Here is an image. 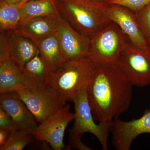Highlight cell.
I'll return each mask as SVG.
<instances>
[{
  "label": "cell",
  "mask_w": 150,
  "mask_h": 150,
  "mask_svg": "<svg viewBox=\"0 0 150 150\" xmlns=\"http://www.w3.org/2000/svg\"><path fill=\"white\" fill-rule=\"evenodd\" d=\"M31 132L25 130L13 131L7 142L1 150H22L35 139Z\"/></svg>",
  "instance_id": "20"
},
{
  "label": "cell",
  "mask_w": 150,
  "mask_h": 150,
  "mask_svg": "<svg viewBox=\"0 0 150 150\" xmlns=\"http://www.w3.org/2000/svg\"><path fill=\"white\" fill-rule=\"evenodd\" d=\"M95 67V63L87 56L67 60L51 72L46 86L65 104L87 90L93 78Z\"/></svg>",
  "instance_id": "3"
},
{
  "label": "cell",
  "mask_w": 150,
  "mask_h": 150,
  "mask_svg": "<svg viewBox=\"0 0 150 150\" xmlns=\"http://www.w3.org/2000/svg\"><path fill=\"white\" fill-rule=\"evenodd\" d=\"M11 58L23 71L25 65L38 53L35 43L16 30L8 31Z\"/></svg>",
  "instance_id": "14"
},
{
  "label": "cell",
  "mask_w": 150,
  "mask_h": 150,
  "mask_svg": "<svg viewBox=\"0 0 150 150\" xmlns=\"http://www.w3.org/2000/svg\"><path fill=\"white\" fill-rule=\"evenodd\" d=\"M75 112L74 124L69 129L70 141L81 140L86 133L92 134L98 139L102 149H108V138L110 132L111 122L96 123L91 107L88 98L87 90L81 92L73 98Z\"/></svg>",
  "instance_id": "5"
},
{
  "label": "cell",
  "mask_w": 150,
  "mask_h": 150,
  "mask_svg": "<svg viewBox=\"0 0 150 150\" xmlns=\"http://www.w3.org/2000/svg\"><path fill=\"white\" fill-rule=\"evenodd\" d=\"M6 1L14 4H24L30 0H5Z\"/></svg>",
  "instance_id": "25"
},
{
  "label": "cell",
  "mask_w": 150,
  "mask_h": 150,
  "mask_svg": "<svg viewBox=\"0 0 150 150\" xmlns=\"http://www.w3.org/2000/svg\"><path fill=\"white\" fill-rule=\"evenodd\" d=\"M57 17L33 18L20 24L16 31L33 42L54 35L56 33Z\"/></svg>",
  "instance_id": "15"
},
{
  "label": "cell",
  "mask_w": 150,
  "mask_h": 150,
  "mask_svg": "<svg viewBox=\"0 0 150 150\" xmlns=\"http://www.w3.org/2000/svg\"><path fill=\"white\" fill-rule=\"evenodd\" d=\"M107 13L110 20L118 25L134 46L143 49L150 48L140 29L134 13L123 6L110 4Z\"/></svg>",
  "instance_id": "12"
},
{
  "label": "cell",
  "mask_w": 150,
  "mask_h": 150,
  "mask_svg": "<svg viewBox=\"0 0 150 150\" xmlns=\"http://www.w3.org/2000/svg\"><path fill=\"white\" fill-rule=\"evenodd\" d=\"M0 106L13 119L16 130L32 132L38 125L34 115L16 93L1 94Z\"/></svg>",
  "instance_id": "13"
},
{
  "label": "cell",
  "mask_w": 150,
  "mask_h": 150,
  "mask_svg": "<svg viewBox=\"0 0 150 150\" xmlns=\"http://www.w3.org/2000/svg\"><path fill=\"white\" fill-rule=\"evenodd\" d=\"M69 105L58 111L36 126L31 132L35 139L49 144L54 150L64 149V137L67 126L74 120V114Z\"/></svg>",
  "instance_id": "7"
},
{
  "label": "cell",
  "mask_w": 150,
  "mask_h": 150,
  "mask_svg": "<svg viewBox=\"0 0 150 150\" xmlns=\"http://www.w3.org/2000/svg\"><path fill=\"white\" fill-rule=\"evenodd\" d=\"M129 40L118 25L111 21L90 37L87 56L97 64L117 63Z\"/></svg>",
  "instance_id": "4"
},
{
  "label": "cell",
  "mask_w": 150,
  "mask_h": 150,
  "mask_svg": "<svg viewBox=\"0 0 150 150\" xmlns=\"http://www.w3.org/2000/svg\"><path fill=\"white\" fill-rule=\"evenodd\" d=\"M116 63L133 86L150 84V48H138L129 40Z\"/></svg>",
  "instance_id": "6"
},
{
  "label": "cell",
  "mask_w": 150,
  "mask_h": 150,
  "mask_svg": "<svg viewBox=\"0 0 150 150\" xmlns=\"http://www.w3.org/2000/svg\"><path fill=\"white\" fill-rule=\"evenodd\" d=\"M0 129L11 131L16 130L13 119L1 106H0Z\"/></svg>",
  "instance_id": "23"
},
{
  "label": "cell",
  "mask_w": 150,
  "mask_h": 150,
  "mask_svg": "<svg viewBox=\"0 0 150 150\" xmlns=\"http://www.w3.org/2000/svg\"><path fill=\"white\" fill-rule=\"evenodd\" d=\"M25 88L22 71L11 58L9 42L0 40V93H15Z\"/></svg>",
  "instance_id": "11"
},
{
  "label": "cell",
  "mask_w": 150,
  "mask_h": 150,
  "mask_svg": "<svg viewBox=\"0 0 150 150\" xmlns=\"http://www.w3.org/2000/svg\"><path fill=\"white\" fill-rule=\"evenodd\" d=\"M25 88L35 89L46 86L51 72L41 58L39 51L25 65L22 71Z\"/></svg>",
  "instance_id": "16"
},
{
  "label": "cell",
  "mask_w": 150,
  "mask_h": 150,
  "mask_svg": "<svg viewBox=\"0 0 150 150\" xmlns=\"http://www.w3.org/2000/svg\"><path fill=\"white\" fill-rule=\"evenodd\" d=\"M41 58L51 72L61 67L67 61L55 34L33 41Z\"/></svg>",
  "instance_id": "17"
},
{
  "label": "cell",
  "mask_w": 150,
  "mask_h": 150,
  "mask_svg": "<svg viewBox=\"0 0 150 150\" xmlns=\"http://www.w3.org/2000/svg\"><path fill=\"white\" fill-rule=\"evenodd\" d=\"M12 131L7 129H0V148L5 144Z\"/></svg>",
  "instance_id": "24"
},
{
  "label": "cell",
  "mask_w": 150,
  "mask_h": 150,
  "mask_svg": "<svg viewBox=\"0 0 150 150\" xmlns=\"http://www.w3.org/2000/svg\"><path fill=\"white\" fill-rule=\"evenodd\" d=\"M23 4H14L0 0L1 31H15L20 21V8Z\"/></svg>",
  "instance_id": "19"
},
{
  "label": "cell",
  "mask_w": 150,
  "mask_h": 150,
  "mask_svg": "<svg viewBox=\"0 0 150 150\" xmlns=\"http://www.w3.org/2000/svg\"><path fill=\"white\" fill-rule=\"evenodd\" d=\"M110 132L111 143L117 150H129L132 143L138 136L150 134V108L146 109L140 118L129 121L119 117L112 121Z\"/></svg>",
  "instance_id": "9"
},
{
  "label": "cell",
  "mask_w": 150,
  "mask_h": 150,
  "mask_svg": "<svg viewBox=\"0 0 150 150\" xmlns=\"http://www.w3.org/2000/svg\"><path fill=\"white\" fill-rule=\"evenodd\" d=\"M135 14L140 29L150 47V4Z\"/></svg>",
  "instance_id": "21"
},
{
  "label": "cell",
  "mask_w": 150,
  "mask_h": 150,
  "mask_svg": "<svg viewBox=\"0 0 150 150\" xmlns=\"http://www.w3.org/2000/svg\"><path fill=\"white\" fill-rule=\"evenodd\" d=\"M15 93L39 123L56 113L65 105L47 86L35 89L23 88Z\"/></svg>",
  "instance_id": "8"
},
{
  "label": "cell",
  "mask_w": 150,
  "mask_h": 150,
  "mask_svg": "<svg viewBox=\"0 0 150 150\" xmlns=\"http://www.w3.org/2000/svg\"><path fill=\"white\" fill-rule=\"evenodd\" d=\"M133 86L117 63L96 64L87 89L95 121L111 122L126 112L131 104Z\"/></svg>",
  "instance_id": "1"
},
{
  "label": "cell",
  "mask_w": 150,
  "mask_h": 150,
  "mask_svg": "<svg viewBox=\"0 0 150 150\" xmlns=\"http://www.w3.org/2000/svg\"><path fill=\"white\" fill-rule=\"evenodd\" d=\"M20 12L19 25L36 17H56L59 15L52 0H30L22 6Z\"/></svg>",
  "instance_id": "18"
},
{
  "label": "cell",
  "mask_w": 150,
  "mask_h": 150,
  "mask_svg": "<svg viewBox=\"0 0 150 150\" xmlns=\"http://www.w3.org/2000/svg\"><path fill=\"white\" fill-rule=\"evenodd\" d=\"M110 4H117L137 12L150 4V0H108Z\"/></svg>",
  "instance_id": "22"
},
{
  "label": "cell",
  "mask_w": 150,
  "mask_h": 150,
  "mask_svg": "<svg viewBox=\"0 0 150 150\" xmlns=\"http://www.w3.org/2000/svg\"><path fill=\"white\" fill-rule=\"evenodd\" d=\"M99 1H107L108 0H99Z\"/></svg>",
  "instance_id": "26"
},
{
  "label": "cell",
  "mask_w": 150,
  "mask_h": 150,
  "mask_svg": "<svg viewBox=\"0 0 150 150\" xmlns=\"http://www.w3.org/2000/svg\"><path fill=\"white\" fill-rule=\"evenodd\" d=\"M56 21L55 35L66 60H76L87 56L90 38L76 30L60 15L56 18Z\"/></svg>",
  "instance_id": "10"
},
{
  "label": "cell",
  "mask_w": 150,
  "mask_h": 150,
  "mask_svg": "<svg viewBox=\"0 0 150 150\" xmlns=\"http://www.w3.org/2000/svg\"><path fill=\"white\" fill-rule=\"evenodd\" d=\"M59 15L81 34L91 37L112 21L109 4L99 0H52Z\"/></svg>",
  "instance_id": "2"
}]
</instances>
